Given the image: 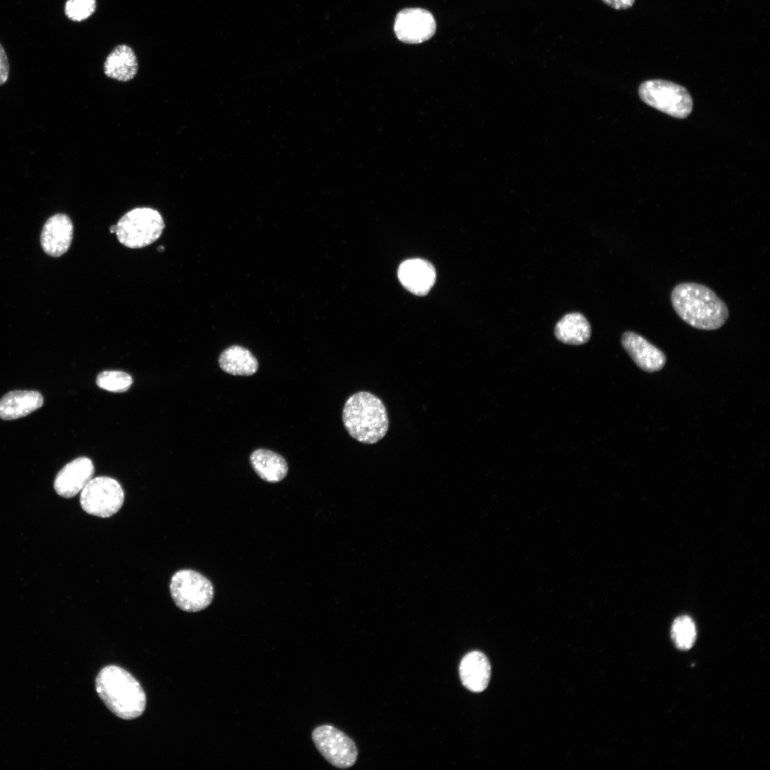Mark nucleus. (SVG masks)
<instances>
[{
  "label": "nucleus",
  "instance_id": "4",
  "mask_svg": "<svg viewBox=\"0 0 770 770\" xmlns=\"http://www.w3.org/2000/svg\"><path fill=\"white\" fill-rule=\"evenodd\" d=\"M115 234L124 246L138 249L154 242L162 234L165 224L161 215L150 207H137L118 220Z\"/></svg>",
  "mask_w": 770,
  "mask_h": 770
},
{
  "label": "nucleus",
  "instance_id": "1",
  "mask_svg": "<svg viewBox=\"0 0 770 770\" xmlns=\"http://www.w3.org/2000/svg\"><path fill=\"white\" fill-rule=\"evenodd\" d=\"M671 302L684 322L699 329H717L729 317L725 302L709 287L699 283L676 285L671 293Z\"/></svg>",
  "mask_w": 770,
  "mask_h": 770
},
{
  "label": "nucleus",
  "instance_id": "11",
  "mask_svg": "<svg viewBox=\"0 0 770 770\" xmlns=\"http://www.w3.org/2000/svg\"><path fill=\"white\" fill-rule=\"evenodd\" d=\"M73 235V225L66 214L57 213L45 222L41 235V247L47 255L58 257L67 252Z\"/></svg>",
  "mask_w": 770,
  "mask_h": 770
},
{
  "label": "nucleus",
  "instance_id": "24",
  "mask_svg": "<svg viewBox=\"0 0 770 770\" xmlns=\"http://www.w3.org/2000/svg\"><path fill=\"white\" fill-rule=\"evenodd\" d=\"M605 4L617 9H627L634 4L635 0H602Z\"/></svg>",
  "mask_w": 770,
  "mask_h": 770
},
{
  "label": "nucleus",
  "instance_id": "2",
  "mask_svg": "<svg viewBox=\"0 0 770 770\" xmlns=\"http://www.w3.org/2000/svg\"><path fill=\"white\" fill-rule=\"evenodd\" d=\"M96 689L106 706L123 719H133L145 711V694L137 679L125 669L109 665L101 669Z\"/></svg>",
  "mask_w": 770,
  "mask_h": 770
},
{
  "label": "nucleus",
  "instance_id": "12",
  "mask_svg": "<svg viewBox=\"0 0 770 770\" xmlns=\"http://www.w3.org/2000/svg\"><path fill=\"white\" fill-rule=\"evenodd\" d=\"M621 343L635 363L645 371H657L666 362V356L660 349L633 332H625Z\"/></svg>",
  "mask_w": 770,
  "mask_h": 770
},
{
  "label": "nucleus",
  "instance_id": "3",
  "mask_svg": "<svg viewBox=\"0 0 770 770\" xmlns=\"http://www.w3.org/2000/svg\"><path fill=\"white\" fill-rule=\"evenodd\" d=\"M342 420L348 433L366 444H373L382 439L389 428L384 404L368 391H359L348 398L343 408Z\"/></svg>",
  "mask_w": 770,
  "mask_h": 770
},
{
  "label": "nucleus",
  "instance_id": "16",
  "mask_svg": "<svg viewBox=\"0 0 770 770\" xmlns=\"http://www.w3.org/2000/svg\"><path fill=\"white\" fill-rule=\"evenodd\" d=\"M103 71L106 76L125 82L133 79L138 71V61L133 50L128 46H117L107 56Z\"/></svg>",
  "mask_w": 770,
  "mask_h": 770
},
{
  "label": "nucleus",
  "instance_id": "17",
  "mask_svg": "<svg viewBox=\"0 0 770 770\" xmlns=\"http://www.w3.org/2000/svg\"><path fill=\"white\" fill-rule=\"evenodd\" d=\"M250 460L256 473L269 483H278L287 474L288 465L286 460L271 450L256 449L251 453Z\"/></svg>",
  "mask_w": 770,
  "mask_h": 770
},
{
  "label": "nucleus",
  "instance_id": "9",
  "mask_svg": "<svg viewBox=\"0 0 770 770\" xmlns=\"http://www.w3.org/2000/svg\"><path fill=\"white\" fill-rule=\"evenodd\" d=\"M436 21L432 14L421 8H406L396 16L394 32L397 38L406 43H421L435 34Z\"/></svg>",
  "mask_w": 770,
  "mask_h": 770
},
{
  "label": "nucleus",
  "instance_id": "18",
  "mask_svg": "<svg viewBox=\"0 0 770 770\" xmlns=\"http://www.w3.org/2000/svg\"><path fill=\"white\" fill-rule=\"evenodd\" d=\"M218 363L225 372L235 376H251L258 369V361L246 348L233 345L220 355Z\"/></svg>",
  "mask_w": 770,
  "mask_h": 770
},
{
  "label": "nucleus",
  "instance_id": "20",
  "mask_svg": "<svg viewBox=\"0 0 770 770\" xmlns=\"http://www.w3.org/2000/svg\"><path fill=\"white\" fill-rule=\"evenodd\" d=\"M671 637L678 649L689 650L697 637L696 626L692 618L687 615L676 618L672 625Z\"/></svg>",
  "mask_w": 770,
  "mask_h": 770
},
{
  "label": "nucleus",
  "instance_id": "8",
  "mask_svg": "<svg viewBox=\"0 0 770 770\" xmlns=\"http://www.w3.org/2000/svg\"><path fill=\"white\" fill-rule=\"evenodd\" d=\"M312 738L319 753L334 766L346 769L355 764L358 756L356 744L341 730L322 725L313 730Z\"/></svg>",
  "mask_w": 770,
  "mask_h": 770
},
{
  "label": "nucleus",
  "instance_id": "7",
  "mask_svg": "<svg viewBox=\"0 0 770 770\" xmlns=\"http://www.w3.org/2000/svg\"><path fill=\"white\" fill-rule=\"evenodd\" d=\"M124 501V492L114 478L100 476L92 478L82 489L80 503L87 513L108 518L116 513Z\"/></svg>",
  "mask_w": 770,
  "mask_h": 770
},
{
  "label": "nucleus",
  "instance_id": "22",
  "mask_svg": "<svg viewBox=\"0 0 770 770\" xmlns=\"http://www.w3.org/2000/svg\"><path fill=\"white\" fill-rule=\"evenodd\" d=\"M96 0H67L65 4L66 16L73 21H82L90 17L96 11Z\"/></svg>",
  "mask_w": 770,
  "mask_h": 770
},
{
  "label": "nucleus",
  "instance_id": "25",
  "mask_svg": "<svg viewBox=\"0 0 770 770\" xmlns=\"http://www.w3.org/2000/svg\"><path fill=\"white\" fill-rule=\"evenodd\" d=\"M115 231H116V226L115 225H112V226L110 227V232L111 233H115Z\"/></svg>",
  "mask_w": 770,
  "mask_h": 770
},
{
  "label": "nucleus",
  "instance_id": "13",
  "mask_svg": "<svg viewBox=\"0 0 770 770\" xmlns=\"http://www.w3.org/2000/svg\"><path fill=\"white\" fill-rule=\"evenodd\" d=\"M398 277L403 286L411 293L423 296L433 287L436 279L433 266L422 259L403 262L398 270Z\"/></svg>",
  "mask_w": 770,
  "mask_h": 770
},
{
  "label": "nucleus",
  "instance_id": "14",
  "mask_svg": "<svg viewBox=\"0 0 770 770\" xmlns=\"http://www.w3.org/2000/svg\"><path fill=\"white\" fill-rule=\"evenodd\" d=\"M459 676L462 684L468 690L476 693L485 690L491 677V664L487 657L476 650L466 654L459 664Z\"/></svg>",
  "mask_w": 770,
  "mask_h": 770
},
{
  "label": "nucleus",
  "instance_id": "6",
  "mask_svg": "<svg viewBox=\"0 0 770 770\" xmlns=\"http://www.w3.org/2000/svg\"><path fill=\"white\" fill-rule=\"evenodd\" d=\"M170 595L182 610L194 612L206 608L212 601L214 589L204 575L192 570H181L171 578Z\"/></svg>",
  "mask_w": 770,
  "mask_h": 770
},
{
  "label": "nucleus",
  "instance_id": "21",
  "mask_svg": "<svg viewBox=\"0 0 770 770\" xmlns=\"http://www.w3.org/2000/svg\"><path fill=\"white\" fill-rule=\"evenodd\" d=\"M132 384L131 376L121 371H104L99 373L96 377V384L101 389L111 392L126 391Z\"/></svg>",
  "mask_w": 770,
  "mask_h": 770
},
{
  "label": "nucleus",
  "instance_id": "19",
  "mask_svg": "<svg viewBox=\"0 0 770 770\" xmlns=\"http://www.w3.org/2000/svg\"><path fill=\"white\" fill-rule=\"evenodd\" d=\"M555 335L561 342L580 345L586 343L591 335L590 323L580 313H568L556 324Z\"/></svg>",
  "mask_w": 770,
  "mask_h": 770
},
{
  "label": "nucleus",
  "instance_id": "23",
  "mask_svg": "<svg viewBox=\"0 0 770 770\" xmlns=\"http://www.w3.org/2000/svg\"><path fill=\"white\" fill-rule=\"evenodd\" d=\"M9 74V63L6 51L0 43V86L7 81Z\"/></svg>",
  "mask_w": 770,
  "mask_h": 770
},
{
  "label": "nucleus",
  "instance_id": "5",
  "mask_svg": "<svg viewBox=\"0 0 770 770\" xmlns=\"http://www.w3.org/2000/svg\"><path fill=\"white\" fill-rule=\"evenodd\" d=\"M638 93L646 104L677 118H687L692 111L693 102L688 91L674 82L648 80L641 83Z\"/></svg>",
  "mask_w": 770,
  "mask_h": 770
},
{
  "label": "nucleus",
  "instance_id": "15",
  "mask_svg": "<svg viewBox=\"0 0 770 770\" xmlns=\"http://www.w3.org/2000/svg\"><path fill=\"white\" fill-rule=\"evenodd\" d=\"M43 398L36 391L15 390L0 399V418L14 420L24 417L42 406Z\"/></svg>",
  "mask_w": 770,
  "mask_h": 770
},
{
  "label": "nucleus",
  "instance_id": "10",
  "mask_svg": "<svg viewBox=\"0 0 770 770\" xmlns=\"http://www.w3.org/2000/svg\"><path fill=\"white\" fill-rule=\"evenodd\" d=\"M94 466L87 457H78L67 463L57 473L53 487L61 497L69 498L77 495L92 479Z\"/></svg>",
  "mask_w": 770,
  "mask_h": 770
}]
</instances>
